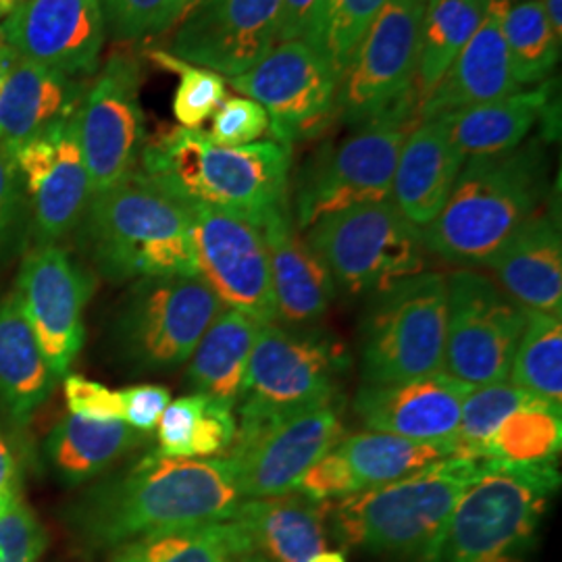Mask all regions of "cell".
I'll list each match as a JSON object with an SVG mask.
<instances>
[{
	"label": "cell",
	"mask_w": 562,
	"mask_h": 562,
	"mask_svg": "<svg viewBox=\"0 0 562 562\" xmlns=\"http://www.w3.org/2000/svg\"><path fill=\"white\" fill-rule=\"evenodd\" d=\"M241 501L225 457L150 454L134 469L88 487L67 508L65 522L83 548L101 552L162 529L229 521Z\"/></svg>",
	"instance_id": "cell-1"
},
{
	"label": "cell",
	"mask_w": 562,
	"mask_h": 562,
	"mask_svg": "<svg viewBox=\"0 0 562 562\" xmlns=\"http://www.w3.org/2000/svg\"><path fill=\"white\" fill-rule=\"evenodd\" d=\"M550 161L542 136L462 162L442 213L423 227L425 250L462 269L485 267L548 192Z\"/></svg>",
	"instance_id": "cell-2"
},
{
	"label": "cell",
	"mask_w": 562,
	"mask_h": 562,
	"mask_svg": "<svg viewBox=\"0 0 562 562\" xmlns=\"http://www.w3.org/2000/svg\"><path fill=\"white\" fill-rule=\"evenodd\" d=\"M142 176L186 204L259 223L288 202L292 148L278 140L222 146L201 130L169 127L146 142Z\"/></svg>",
	"instance_id": "cell-3"
},
{
	"label": "cell",
	"mask_w": 562,
	"mask_h": 562,
	"mask_svg": "<svg viewBox=\"0 0 562 562\" xmlns=\"http://www.w3.org/2000/svg\"><path fill=\"white\" fill-rule=\"evenodd\" d=\"M83 241L106 280L199 278L190 206L140 171L90 199Z\"/></svg>",
	"instance_id": "cell-4"
},
{
	"label": "cell",
	"mask_w": 562,
	"mask_h": 562,
	"mask_svg": "<svg viewBox=\"0 0 562 562\" xmlns=\"http://www.w3.org/2000/svg\"><path fill=\"white\" fill-rule=\"evenodd\" d=\"M485 459L452 457L415 475L329 503V531L348 548L392 562H419L434 548Z\"/></svg>",
	"instance_id": "cell-5"
},
{
	"label": "cell",
	"mask_w": 562,
	"mask_h": 562,
	"mask_svg": "<svg viewBox=\"0 0 562 562\" xmlns=\"http://www.w3.org/2000/svg\"><path fill=\"white\" fill-rule=\"evenodd\" d=\"M559 487L557 464L485 459L482 473L419 562H531Z\"/></svg>",
	"instance_id": "cell-6"
},
{
	"label": "cell",
	"mask_w": 562,
	"mask_h": 562,
	"mask_svg": "<svg viewBox=\"0 0 562 562\" xmlns=\"http://www.w3.org/2000/svg\"><path fill=\"white\" fill-rule=\"evenodd\" d=\"M419 121V101L411 97L308 157L294 190L299 232L346 209L390 201L402 144Z\"/></svg>",
	"instance_id": "cell-7"
},
{
	"label": "cell",
	"mask_w": 562,
	"mask_h": 562,
	"mask_svg": "<svg viewBox=\"0 0 562 562\" xmlns=\"http://www.w3.org/2000/svg\"><path fill=\"white\" fill-rule=\"evenodd\" d=\"M306 244L350 296H375L425 271L422 229L392 201L352 206L306 229Z\"/></svg>",
	"instance_id": "cell-8"
},
{
	"label": "cell",
	"mask_w": 562,
	"mask_h": 562,
	"mask_svg": "<svg viewBox=\"0 0 562 562\" xmlns=\"http://www.w3.org/2000/svg\"><path fill=\"white\" fill-rule=\"evenodd\" d=\"M446 346V276L423 271L369 304L361 327L364 385L408 382L440 373Z\"/></svg>",
	"instance_id": "cell-9"
},
{
	"label": "cell",
	"mask_w": 562,
	"mask_h": 562,
	"mask_svg": "<svg viewBox=\"0 0 562 562\" xmlns=\"http://www.w3.org/2000/svg\"><path fill=\"white\" fill-rule=\"evenodd\" d=\"M346 436L340 402L240 417L223 454L244 501L296 492L302 475Z\"/></svg>",
	"instance_id": "cell-10"
},
{
	"label": "cell",
	"mask_w": 562,
	"mask_h": 562,
	"mask_svg": "<svg viewBox=\"0 0 562 562\" xmlns=\"http://www.w3.org/2000/svg\"><path fill=\"white\" fill-rule=\"evenodd\" d=\"M223 311L201 278L138 280L121 301L113 340L136 371H169L190 361Z\"/></svg>",
	"instance_id": "cell-11"
},
{
	"label": "cell",
	"mask_w": 562,
	"mask_h": 562,
	"mask_svg": "<svg viewBox=\"0 0 562 562\" xmlns=\"http://www.w3.org/2000/svg\"><path fill=\"white\" fill-rule=\"evenodd\" d=\"M348 364V352L334 336L265 323L246 369L238 417L340 402Z\"/></svg>",
	"instance_id": "cell-12"
},
{
	"label": "cell",
	"mask_w": 562,
	"mask_h": 562,
	"mask_svg": "<svg viewBox=\"0 0 562 562\" xmlns=\"http://www.w3.org/2000/svg\"><path fill=\"white\" fill-rule=\"evenodd\" d=\"M525 325V308L475 269L446 276V346L442 373L477 387L510 375Z\"/></svg>",
	"instance_id": "cell-13"
},
{
	"label": "cell",
	"mask_w": 562,
	"mask_h": 562,
	"mask_svg": "<svg viewBox=\"0 0 562 562\" xmlns=\"http://www.w3.org/2000/svg\"><path fill=\"white\" fill-rule=\"evenodd\" d=\"M427 0H387L338 83L336 117L359 127L417 97L419 27Z\"/></svg>",
	"instance_id": "cell-14"
},
{
	"label": "cell",
	"mask_w": 562,
	"mask_h": 562,
	"mask_svg": "<svg viewBox=\"0 0 562 562\" xmlns=\"http://www.w3.org/2000/svg\"><path fill=\"white\" fill-rule=\"evenodd\" d=\"M227 81L261 104L273 140L290 148L322 136L336 120L340 78L302 38L278 42L252 69Z\"/></svg>",
	"instance_id": "cell-15"
},
{
	"label": "cell",
	"mask_w": 562,
	"mask_h": 562,
	"mask_svg": "<svg viewBox=\"0 0 562 562\" xmlns=\"http://www.w3.org/2000/svg\"><path fill=\"white\" fill-rule=\"evenodd\" d=\"M140 83V60L130 53H113L86 90L78 138L92 196L136 173L146 144Z\"/></svg>",
	"instance_id": "cell-16"
},
{
	"label": "cell",
	"mask_w": 562,
	"mask_h": 562,
	"mask_svg": "<svg viewBox=\"0 0 562 562\" xmlns=\"http://www.w3.org/2000/svg\"><path fill=\"white\" fill-rule=\"evenodd\" d=\"M199 278L223 308H238L265 323L278 322L269 255L257 223L206 204H188Z\"/></svg>",
	"instance_id": "cell-17"
},
{
	"label": "cell",
	"mask_w": 562,
	"mask_h": 562,
	"mask_svg": "<svg viewBox=\"0 0 562 562\" xmlns=\"http://www.w3.org/2000/svg\"><path fill=\"white\" fill-rule=\"evenodd\" d=\"M92 290L90 273L57 244H41L21 262L15 296L57 380L67 378L80 355Z\"/></svg>",
	"instance_id": "cell-18"
},
{
	"label": "cell",
	"mask_w": 562,
	"mask_h": 562,
	"mask_svg": "<svg viewBox=\"0 0 562 562\" xmlns=\"http://www.w3.org/2000/svg\"><path fill=\"white\" fill-rule=\"evenodd\" d=\"M281 0H201L178 23L173 57L236 78L278 44Z\"/></svg>",
	"instance_id": "cell-19"
},
{
	"label": "cell",
	"mask_w": 562,
	"mask_h": 562,
	"mask_svg": "<svg viewBox=\"0 0 562 562\" xmlns=\"http://www.w3.org/2000/svg\"><path fill=\"white\" fill-rule=\"evenodd\" d=\"M34 211L41 244H55L81 222L92 199L78 138V113L11 148Z\"/></svg>",
	"instance_id": "cell-20"
},
{
	"label": "cell",
	"mask_w": 562,
	"mask_h": 562,
	"mask_svg": "<svg viewBox=\"0 0 562 562\" xmlns=\"http://www.w3.org/2000/svg\"><path fill=\"white\" fill-rule=\"evenodd\" d=\"M104 30L101 0H25L0 21V42L18 59L80 78L99 69Z\"/></svg>",
	"instance_id": "cell-21"
},
{
	"label": "cell",
	"mask_w": 562,
	"mask_h": 562,
	"mask_svg": "<svg viewBox=\"0 0 562 562\" xmlns=\"http://www.w3.org/2000/svg\"><path fill=\"white\" fill-rule=\"evenodd\" d=\"M471 385L442 371L408 382L362 383L355 396V413L371 431L417 442H446L457 434Z\"/></svg>",
	"instance_id": "cell-22"
},
{
	"label": "cell",
	"mask_w": 562,
	"mask_h": 562,
	"mask_svg": "<svg viewBox=\"0 0 562 562\" xmlns=\"http://www.w3.org/2000/svg\"><path fill=\"white\" fill-rule=\"evenodd\" d=\"M259 227L269 255L278 319L290 325L322 319L336 299V285L319 257L302 238L290 202L273 209Z\"/></svg>",
	"instance_id": "cell-23"
},
{
	"label": "cell",
	"mask_w": 562,
	"mask_h": 562,
	"mask_svg": "<svg viewBox=\"0 0 562 562\" xmlns=\"http://www.w3.org/2000/svg\"><path fill=\"white\" fill-rule=\"evenodd\" d=\"M503 0H487L482 23L436 90L419 104V117L431 120L473 104L496 101L517 92L504 41Z\"/></svg>",
	"instance_id": "cell-24"
},
{
	"label": "cell",
	"mask_w": 562,
	"mask_h": 562,
	"mask_svg": "<svg viewBox=\"0 0 562 562\" xmlns=\"http://www.w3.org/2000/svg\"><path fill=\"white\" fill-rule=\"evenodd\" d=\"M440 117L422 120L402 144L390 201L415 227H427L442 213L462 162Z\"/></svg>",
	"instance_id": "cell-25"
},
{
	"label": "cell",
	"mask_w": 562,
	"mask_h": 562,
	"mask_svg": "<svg viewBox=\"0 0 562 562\" xmlns=\"http://www.w3.org/2000/svg\"><path fill=\"white\" fill-rule=\"evenodd\" d=\"M485 267L504 294L525 311L561 315L562 240L559 222L533 215L504 244Z\"/></svg>",
	"instance_id": "cell-26"
},
{
	"label": "cell",
	"mask_w": 562,
	"mask_h": 562,
	"mask_svg": "<svg viewBox=\"0 0 562 562\" xmlns=\"http://www.w3.org/2000/svg\"><path fill=\"white\" fill-rule=\"evenodd\" d=\"M329 503L301 492L241 501L229 521L236 522L255 552L271 562H308L327 546Z\"/></svg>",
	"instance_id": "cell-27"
},
{
	"label": "cell",
	"mask_w": 562,
	"mask_h": 562,
	"mask_svg": "<svg viewBox=\"0 0 562 562\" xmlns=\"http://www.w3.org/2000/svg\"><path fill=\"white\" fill-rule=\"evenodd\" d=\"M554 88L557 83L546 80L540 86L522 88L496 101L446 113L440 120L464 159L496 155L527 140L531 130L552 106Z\"/></svg>",
	"instance_id": "cell-28"
},
{
	"label": "cell",
	"mask_w": 562,
	"mask_h": 562,
	"mask_svg": "<svg viewBox=\"0 0 562 562\" xmlns=\"http://www.w3.org/2000/svg\"><path fill=\"white\" fill-rule=\"evenodd\" d=\"M86 88L76 78L18 59L0 92V144L15 148L55 121L80 111Z\"/></svg>",
	"instance_id": "cell-29"
},
{
	"label": "cell",
	"mask_w": 562,
	"mask_h": 562,
	"mask_svg": "<svg viewBox=\"0 0 562 562\" xmlns=\"http://www.w3.org/2000/svg\"><path fill=\"white\" fill-rule=\"evenodd\" d=\"M57 378L42 355L20 301H0V406L18 427L32 422L55 390Z\"/></svg>",
	"instance_id": "cell-30"
},
{
	"label": "cell",
	"mask_w": 562,
	"mask_h": 562,
	"mask_svg": "<svg viewBox=\"0 0 562 562\" xmlns=\"http://www.w3.org/2000/svg\"><path fill=\"white\" fill-rule=\"evenodd\" d=\"M262 325L265 322L244 311L223 308L190 357L188 382L194 392L236 411Z\"/></svg>",
	"instance_id": "cell-31"
},
{
	"label": "cell",
	"mask_w": 562,
	"mask_h": 562,
	"mask_svg": "<svg viewBox=\"0 0 562 562\" xmlns=\"http://www.w3.org/2000/svg\"><path fill=\"white\" fill-rule=\"evenodd\" d=\"M334 454L341 462L355 494L398 482L434 462L457 457L452 440L417 442L371 429L344 436L334 446Z\"/></svg>",
	"instance_id": "cell-32"
},
{
	"label": "cell",
	"mask_w": 562,
	"mask_h": 562,
	"mask_svg": "<svg viewBox=\"0 0 562 562\" xmlns=\"http://www.w3.org/2000/svg\"><path fill=\"white\" fill-rule=\"evenodd\" d=\"M144 442L125 422H97L69 415L50 431L46 457L65 483H83Z\"/></svg>",
	"instance_id": "cell-33"
},
{
	"label": "cell",
	"mask_w": 562,
	"mask_h": 562,
	"mask_svg": "<svg viewBox=\"0 0 562 562\" xmlns=\"http://www.w3.org/2000/svg\"><path fill=\"white\" fill-rule=\"evenodd\" d=\"M487 0H427L419 27L415 94L422 104L475 34Z\"/></svg>",
	"instance_id": "cell-34"
},
{
	"label": "cell",
	"mask_w": 562,
	"mask_h": 562,
	"mask_svg": "<svg viewBox=\"0 0 562 562\" xmlns=\"http://www.w3.org/2000/svg\"><path fill=\"white\" fill-rule=\"evenodd\" d=\"M250 550L248 538L236 522H199L123 543L113 550L109 562H229Z\"/></svg>",
	"instance_id": "cell-35"
},
{
	"label": "cell",
	"mask_w": 562,
	"mask_h": 562,
	"mask_svg": "<svg viewBox=\"0 0 562 562\" xmlns=\"http://www.w3.org/2000/svg\"><path fill=\"white\" fill-rule=\"evenodd\" d=\"M504 41L517 88L540 86L561 59L562 41L543 15L540 0H503Z\"/></svg>",
	"instance_id": "cell-36"
},
{
	"label": "cell",
	"mask_w": 562,
	"mask_h": 562,
	"mask_svg": "<svg viewBox=\"0 0 562 562\" xmlns=\"http://www.w3.org/2000/svg\"><path fill=\"white\" fill-rule=\"evenodd\" d=\"M508 382L561 411V315L525 311V325L517 344Z\"/></svg>",
	"instance_id": "cell-37"
},
{
	"label": "cell",
	"mask_w": 562,
	"mask_h": 562,
	"mask_svg": "<svg viewBox=\"0 0 562 562\" xmlns=\"http://www.w3.org/2000/svg\"><path fill=\"white\" fill-rule=\"evenodd\" d=\"M385 2L387 0H319L302 41L311 44L341 78Z\"/></svg>",
	"instance_id": "cell-38"
},
{
	"label": "cell",
	"mask_w": 562,
	"mask_h": 562,
	"mask_svg": "<svg viewBox=\"0 0 562 562\" xmlns=\"http://www.w3.org/2000/svg\"><path fill=\"white\" fill-rule=\"evenodd\" d=\"M561 446V411L533 404L501 423L487 443V459L510 464H557Z\"/></svg>",
	"instance_id": "cell-39"
},
{
	"label": "cell",
	"mask_w": 562,
	"mask_h": 562,
	"mask_svg": "<svg viewBox=\"0 0 562 562\" xmlns=\"http://www.w3.org/2000/svg\"><path fill=\"white\" fill-rule=\"evenodd\" d=\"M533 404L546 402L527 394L508 380L471 387V392L462 402L461 422L457 427V434L452 436L457 457L487 459V443L492 440L494 431L501 427V423L513 413Z\"/></svg>",
	"instance_id": "cell-40"
},
{
	"label": "cell",
	"mask_w": 562,
	"mask_h": 562,
	"mask_svg": "<svg viewBox=\"0 0 562 562\" xmlns=\"http://www.w3.org/2000/svg\"><path fill=\"white\" fill-rule=\"evenodd\" d=\"M150 59L180 78L173 97V115L180 127L201 130L227 99V80L215 71L178 59L167 50H153Z\"/></svg>",
	"instance_id": "cell-41"
},
{
	"label": "cell",
	"mask_w": 562,
	"mask_h": 562,
	"mask_svg": "<svg viewBox=\"0 0 562 562\" xmlns=\"http://www.w3.org/2000/svg\"><path fill=\"white\" fill-rule=\"evenodd\" d=\"M104 23L117 41H140L176 27L183 0H101Z\"/></svg>",
	"instance_id": "cell-42"
},
{
	"label": "cell",
	"mask_w": 562,
	"mask_h": 562,
	"mask_svg": "<svg viewBox=\"0 0 562 562\" xmlns=\"http://www.w3.org/2000/svg\"><path fill=\"white\" fill-rule=\"evenodd\" d=\"M46 548L44 525L18 496L0 517V562H41Z\"/></svg>",
	"instance_id": "cell-43"
},
{
	"label": "cell",
	"mask_w": 562,
	"mask_h": 562,
	"mask_svg": "<svg viewBox=\"0 0 562 562\" xmlns=\"http://www.w3.org/2000/svg\"><path fill=\"white\" fill-rule=\"evenodd\" d=\"M267 132L269 115L259 102L246 97H227L211 117V132L206 136L222 146H246L261 140Z\"/></svg>",
	"instance_id": "cell-44"
},
{
	"label": "cell",
	"mask_w": 562,
	"mask_h": 562,
	"mask_svg": "<svg viewBox=\"0 0 562 562\" xmlns=\"http://www.w3.org/2000/svg\"><path fill=\"white\" fill-rule=\"evenodd\" d=\"M65 380V398L71 415L97 419V422H123L121 392L81 375H69Z\"/></svg>",
	"instance_id": "cell-45"
},
{
	"label": "cell",
	"mask_w": 562,
	"mask_h": 562,
	"mask_svg": "<svg viewBox=\"0 0 562 562\" xmlns=\"http://www.w3.org/2000/svg\"><path fill=\"white\" fill-rule=\"evenodd\" d=\"M121 402H123V422L140 434H148L159 425L162 411L171 402V394L162 385L144 383V385H132L127 390H121Z\"/></svg>",
	"instance_id": "cell-46"
},
{
	"label": "cell",
	"mask_w": 562,
	"mask_h": 562,
	"mask_svg": "<svg viewBox=\"0 0 562 562\" xmlns=\"http://www.w3.org/2000/svg\"><path fill=\"white\" fill-rule=\"evenodd\" d=\"M20 169L9 146L0 144V241L9 234L18 215Z\"/></svg>",
	"instance_id": "cell-47"
},
{
	"label": "cell",
	"mask_w": 562,
	"mask_h": 562,
	"mask_svg": "<svg viewBox=\"0 0 562 562\" xmlns=\"http://www.w3.org/2000/svg\"><path fill=\"white\" fill-rule=\"evenodd\" d=\"M319 0H281L278 42L299 41L313 20Z\"/></svg>",
	"instance_id": "cell-48"
},
{
	"label": "cell",
	"mask_w": 562,
	"mask_h": 562,
	"mask_svg": "<svg viewBox=\"0 0 562 562\" xmlns=\"http://www.w3.org/2000/svg\"><path fill=\"white\" fill-rule=\"evenodd\" d=\"M20 467L15 461L13 448L0 427V494H18Z\"/></svg>",
	"instance_id": "cell-49"
},
{
	"label": "cell",
	"mask_w": 562,
	"mask_h": 562,
	"mask_svg": "<svg viewBox=\"0 0 562 562\" xmlns=\"http://www.w3.org/2000/svg\"><path fill=\"white\" fill-rule=\"evenodd\" d=\"M540 2L552 32L557 34L559 41H562V0H540Z\"/></svg>",
	"instance_id": "cell-50"
},
{
	"label": "cell",
	"mask_w": 562,
	"mask_h": 562,
	"mask_svg": "<svg viewBox=\"0 0 562 562\" xmlns=\"http://www.w3.org/2000/svg\"><path fill=\"white\" fill-rule=\"evenodd\" d=\"M15 63H18V55H15L9 46H4V44L0 42V92H2L4 83L9 80V74H11V69H13Z\"/></svg>",
	"instance_id": "cell-51"
},
{
	"label": "cell",
	"mask_w": 562,
	"mask_h": 562,
	"mask_svg": "<svg viewBox=\"0 0 562 562\" xmlns=\"http://www.w3.org/2000/svg\"><path fill=\"white\" fill-rule=\"evenodd\" d=\"M308 562H348L346 557L341 552H329V550H323L317 557H313Z\"/></svg>",
	"instance_id": "cell-52"
},
{
	"label": "cell",
	"mask_w": 562,
	"mask_h": 562,
	"mask_svg": "<svg viewBox=\"0 0 562 562\" xmlns=\"http://www.w3.org/2000/svg\"><path fill=\"white\" fill-rule=\"evenodd\" d=\"M229 562H271L269 559H265L262 554L259 552H255V550H250V552H241V554H236L234 559Z\"/></svg>",
	"instance_id": "cell-53"
},
{
	"label": "cell",
	"mask_w": 562,
	"mask_h": 562,
	"mask_svg": "<svg viewBox=\"0 0 562 562\" xmlns=\"http://www.w3.org/2000/svg\"><path fill=\"white\" fill-rule=\"evenodd\" d=\"M25 0H0V20H4L15 7H20Z\"/></svg>",
	"instance_id": "cell-54"
},
{
	"label": "cell",
	"mask_w": 562,
	"mask_h": 562,
	"mask_svg": "<svg viewBox=\"0 0 562 562\" xmlns=\"http://www.w3.org/2000/svg\"><path fill=\"white\" fill-rule=\"evenodd\" d=\"M18 498V494H0V517L9 510V506Z\"/></svg>",
	"instance_id": "cell-55"
},
{
	"label": "cell",
	"mask_w": 562,
	"mask_h": 562,
	"mask_svg": "<svg viewBox=\"0 0 562 562\" xmlns=\"http://www.w3.org/2000/svg\"><path fill=\"white\" fill-rule=\"evenodd\" d=\"M201 0H183V13H181V18L192 9V7H196Z\"/></svg>",
	"instance_id": "cell-56"
}]
</instances>
